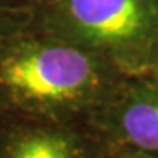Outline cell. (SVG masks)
<instances>
[{
    "label": "cell",
    "mask_w": 158,
    "mask_h": 158,
    "mask_svg": "<svg viewBox=\"0 0 158 158\" xmlns=\"http://www.w3.org/2000/svg\"><path fill=\"white\" fill-rule=\"evenodd\" d=\"M129 76L103 56L26 26L0 40V116L92 123Z\"/></svg>",
    "instance_id": "6da1fadb"
},
{
    "label": "cell",
    "mask_w": 158,
    "mask_h": 158,
    "mask_svg": "<svg viewBox=\"0 0 158 158\" xmlns=\"http://www.w3.org/2000/svg\"><path fill=\"white\" fill-rule=\"evenodd\" d=\"M90 124L113 145L158 156V79L148 73L131 74Z\"/></svg>",
    "instance_id": "277c9868"
},
{
    "label": "cell",
    "mask_w": 158,
    "mask_h": 158,
    "mask_svg": "<svg viewBox=\"0 0 158 158\" xmlns=\"http://www.w3.org/2000/svg\"><path fill=\"white\" fill-rule=\"evenodd\" d=\"M27 27L143 74L158 45V0H31Z\"/></svg>",
    "instance_id": "7a4b0ae2"
},
{
    "label": "cell",
    "mask_w": 158,
    "mask_h": 158,
    "mask_svg": "<svg viewBox=\"0 0 158 158\" xmlns=\"http://www.w3.org/2000/svg\"><path fill=\"white\" fill-rule=\"evenodd\" d=\"M113 147L90 123L0 116V158H106Z\"/></svg>",
    "instance_id": "3957f363"
},
{
    "label": "cell",
    "mask_w": 158,
    "mask_h": 158,
    "mask_svg": "<svg viewBox=\"0 0 158 158\" xmlns=\"http://www.w3.org/2000/svg\"><path fill=\"white\" fill-rule=\"evenodd\" d=\"M106 158H158V156L147 153V152H142V150H137V148H132V147L114 145Z\"/></svg>",
    "instance_id": "8992f818"
},
{
    "label": "cell",
    "mask_w": 158,
    "mask_h": 158,
    "mask_svg": "<svg viewBox=\"0 0 158 158\" xmlns=\"http://www.w3.org/2000/svg\"><path fill=\"white\" fill-rule=\"evenodd\" d=\"M147 73H148V74H152L153 77H156V79H158V45L155 47V50H153L152 56H150Z\"/></svg>",
    "instance_id": "52a82bcc"
},
{
    "label": "cell",
    "mask_w": 158,
    "mask_h": 158,
    "mask_svg": "<svg viewBox=\"0 0 158 158\" xmlns=\"http://www.w3.org/2000/svg\"><path fill=\"white\" fill-rule=\"evenodd\" d=\"M29 15L31 0H0V40L23 31Z\"/></svg>",
    "instance_id": "5b68a950"
}]
</instances>
